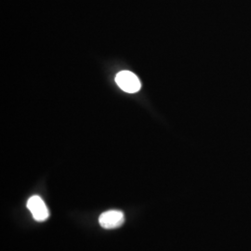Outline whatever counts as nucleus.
Instances as JSON below:
<instances>
[{
	"mask_svg": "<svg viewBox=\"0 0 251 251\" xmlns=\"http://www.w3.org/2000/svg\"><path fill=\"white\" fill-rule=\"evenodd\" d=\"M118 87L127 93H136L141 90V82L138 76L129 71H121L116 76Z\"/></svg>",
	"mask_w": 251,
	"mask_h": 251,
	"instance_id": "f257e3e1",
	"label": "nucleus"
},
{
	"mask_svg": "<svg viewBox=\"0 0 251 251\" xmlns=\"http://www.w3.org/2000/svg\"><path fill=\"white\" fill-rule=\"evenodd\" d=\"M27 208L30 210L33 218L37 222H45L50 217L49 209L43 199L38 196H33L28 199Z\"/></svg>",
	"mask_w": 251,
	"mask_h": 251,
	"instance_id": "f03ea898",
	"label": "nucleus"
},
{
	"mask_svg": "<svg viewBox=\"0 0 251 251\" xmlns=\"http://www.w3.org/2000/svg\"><path fill=\"white\" fill-rule=\"evenodd\" d=\"M124 222V213L117 209L105 211L99 217L100 225L104 229H116L123 225Z\"/></svg>",
	"mask_w": 251,
	"mask_h": 251,
	"instance_id": "7ed1b4c3",
	"label": "nucleus"
}]
</instances>
